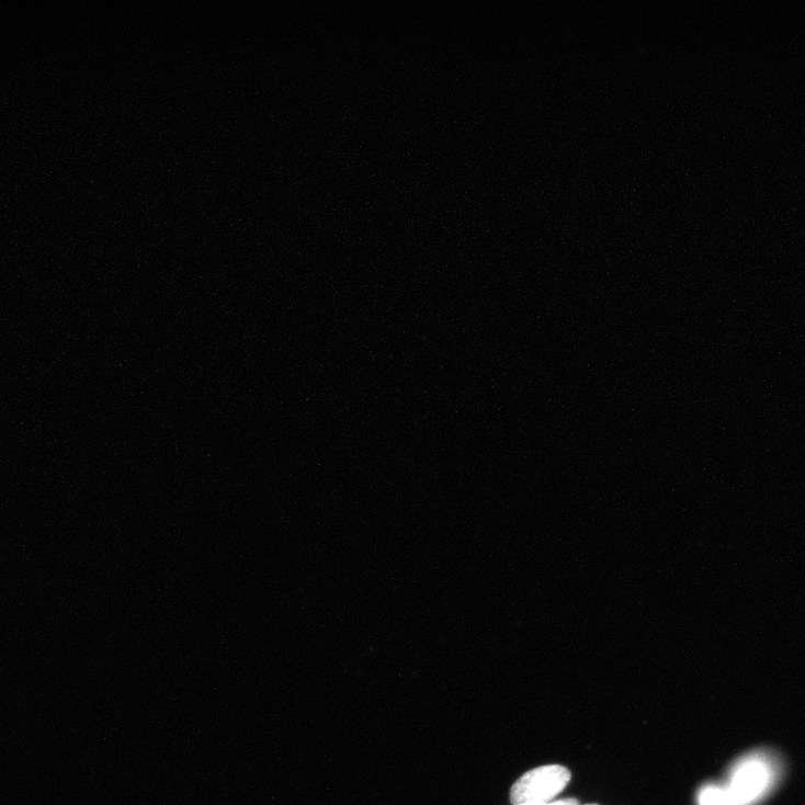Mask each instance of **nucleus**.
I'll use <instances>...</instances> for the list:
<instances>
[{"label":"nucleus","mask_w":805,"mask_h":805,"mask_svg":"<svg viewBox=\"0 0 805 805\" xmlns=\"http://www.w3.org/2000/svg\"><path fill=\"white\" fill-rule=\"evenodd\" d=\"M776 755L760 750L741 758L725 787L733 805H757L770 795L782 774Z\"/></svg>","instance_id":"f257e3e1"},{"label":"nucleus","mask_w":805,"mask_h":805,"mask_svg":"<svg viewBox=\"0 0 805 805\" xmlns=\"http://www.w3.org/2000/svg\"><path fill=\"white\" fill-rule=\"evenodd\" d=\"M570 772L560 766L534 769L517 781L510 791L512 805L530 802H551L569 783Z\"/></svg>","instance_id":"f03ea898"},{"label":"nucleus","mask_w":805,"mask_h":805,"mask_svg":"<svg viewBox=\"0 0 805 805\" xmlns=\"http://www.w3.org/2000/svg\"><path fill=\"white\" fill-rule=\"evenodd\" d=\"M700 805H733V803L724 786H708L701 792Z\"/></svg>","instance_id":"7ed1b4c3"},{"label":"nucleus","mask_w":805,"mask_h":805,"mask_svg":"<svg viewBox=\"0 0 805 805\" xmlns=\"http://www.w3.org/2000/svg\"><path fill=\"white\" fill-rule=\"evenodd\" d=\"M517 805H580V802L577 798H565L551 802H530Z\"/></svg>","instance_id":"20e7f679"},{"label":"nucleus","mask_w":805,"mask_h":805,"mask_svg":"<svg viewBox=\"0 0 805 805\" xmlns=\"http://www.w3.org/2000/svg\"><path fill=\"white\" fill-rule=\"evenodd\" d=\"M586 805H598V804H586Z\"/></svg>","instance_id":"39448f33"}]
</instances>
